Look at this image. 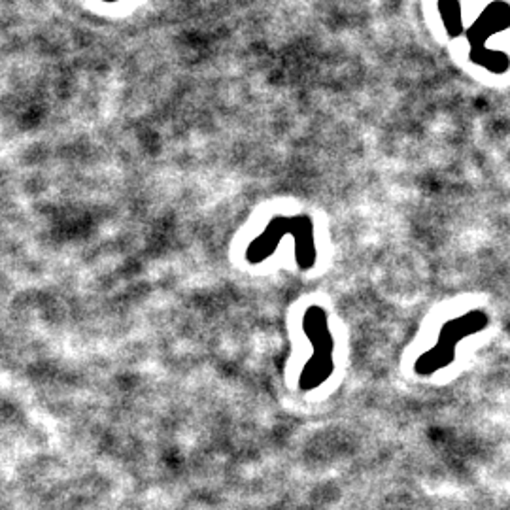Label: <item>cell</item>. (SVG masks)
Instances as JSON below:
<instances>
[{"label":"cell","instance_id":"cell-6","mask_svg":"<svg viewBox=\"0 0 510 510\" xmlns=\"http://www.w3.org/2000/svg\"><path fill=\"white\" fill-rule=\"evenodd\" d=\"M439 10H441L442 21L446 25V30L450 36L461 35L463 30V17L457 0H439Z\"/></svg>","mask_w":510,"mask_h":510},{"label":"cell","instance_id":"cell-3","mask_svg":"<svg viewBox=\"0 0 510 510\" xmlns=\"http://www.w3.org/2000/svg\"><path fill=\"white\" fill-rule=\"evenodd\" d=\"M488 324V317L480 310L469 312L465 316L450 319L442 325L441 333H439V340L437 344L428 350L425 353H421L418 361L414 363V371L420 376H431L437 371H441L444 367H448L454 361L455 355V346L457 342L465 338L467 335L480 331Z\"/></svg>","mask_w":510,"mask_h":510},{"label":"cell","instance_id":"cell-4","mask_svg":"<svg viewBox=\"0 0 510 510\" xmlns=\"http://www.w3.org/2000/svg\"><path fill=\"white\" fill-rule=\"evenodd\" d=\"M510 27V8L503 2H495L480 15L469 30L471 46H486V40L499 30Z\"/></svg>","mask_w":510,"mask_h":510},{"label":"cell","instance_id":"cell-5","mask_svg":"<svg viewBox=\"0 0 510 510\" xmlns=\"http://www.w3.org/2000/svg\"><path fill=\"white\" fill-rule=\"evenodd\" d=\"M471 57H473L475 62L482 64L484 69L497 72V74L509 69V57L501 53V51L488 49L486 46H475V48L471 49Z\"/></svg>","mask_w":510,"mask_h":510},{"label":"cell","instance_id":"cell-1","mask_svg":"<svg viewBox=\"0 0 510 510\" xmlns=\"http://www.w3.org/2000/svg\"><path fill=\"white\" fill-rule=\"evenodd\" d=\"M283 236L295 240V259L301 270H312L316 265L317 249L314 236V221L310 216H274L269 221L261 235L249 242L246 249V261L249 265H259L274 254L276 246Z\"/></svg>","mask_w":510,"mask_h":510},{"label":"cell","instance_id":"cell-2","mask_svg":"<svg viewBox=\"0 0 510 510\" xmlns=\"http://www.w3.org/2000/svg\"><path fill=\"white\" fill-rule=\"evenodd\" d=\"M303 331L310 340L312 355L299 376V387L303 392H314L331 378L335 371V338L329 329V317L325 308L312 304L304 310Z\"/></svg>","mask_w":510,"mask_h":510}]
</instances>
